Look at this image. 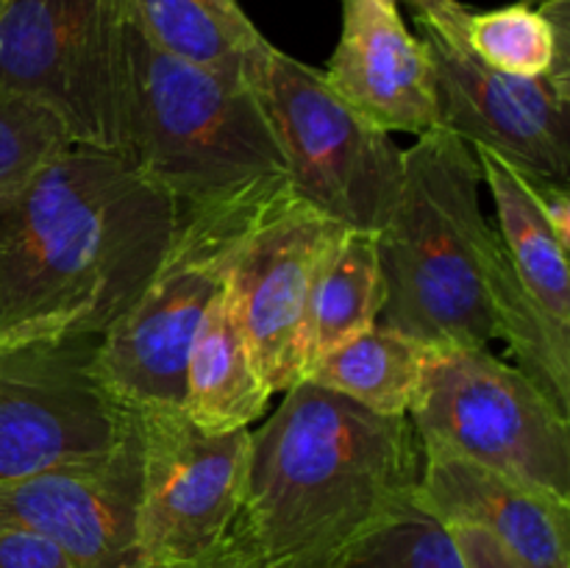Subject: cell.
<instances>
[{"label": "cell", "mask_w": 570, "mask_h": 568, "mask_svg": "<svg viewBox=\"0 0 570 568\" xmlns=\"http://www.w3.org/2000/svg\"><path fill=\"white\" fill-rule=\"evenodd\" d=\"M178 206L117 150L70 145L0 200V345L100 337L139 298Z\"/></svg>", "instance_id": "1"}, {"label": "cell", "mask_w": 570, "mask_h": 568, "mask_svg": "<svg viewBox=\"0 0 570 568\" xmlns=\"http://www.w3.org/2000/svg\"><path fill=\"white\" fill-rule=\"evenodd\" d=\"M421 462L410 418L376 415L304 379L250 432L234 529L262 568H326L417 493Z\"/></svg>", "instance_id": "2"}, {"label": "cell", "mask_w": 570, "mask_h": 568, "mask_svg": "<svg viewBox=\"0 0 570 568\" xmlns=\"http://www.w3.org/2000/svg\"><path fill=\"white\" fill-rule=\"evenodd\" d=\"M479 187L476 154L445 128L404 150L399 195L379 232V323L429 351L501 340L495 278L504 248L484 221Z\"/></svg>", "instance_id": "3"}, {"label": "cell", "mask_w": 570, "mask_h": 568, "mask_svg": "<svg viewBox=\"0 0 570 568\" xmlns=\"http://www.w3.org/2000/svg\"><path fill=\"white\" fill-rule=\"evenodd\" d=\"M122 156L178 209H215L287 187V161L248 84L154 48L126 20Z\"/></svg>", "instance_id": "4"}, {"label": "cell", "mask_w": 570, "mask_h": 568, "mask_svg": "<svg viewBox=\"0 0 570 568\" xmlns=\"http://www.w3.org/2000/svg\"><path fill=\"white\" fill-rule=\"evenodd\" d=\"M245 81L273 128L289 193L343 228L382 232L401 187L404 150L326 84L321 70L262 39Z\"/></svg>", "instance_id": "5"}, {"label": "cell", "mask_w": 570, "mask_h": 568, "mask_svg": "<svg viewBox=\"0 0 570 568\" xmlns=\"http://www.w3.org/2000/svg\"><path fill=\"white\" fill-rule=\"evenodd\" d=\"M278 193L215 209H178L159 267L95 349V371L122 404L181 410L187 356L200 321L226 284L245 232Z\"/></svg>", "instance_id": "6"}, {"label": "cell", "mask_w": 570, "mask_h": 568, "mask_svg": "<svg viewBox=\"0 0 570 568\" xmlns=\"http://www.w3.org/2000/svg\"><path fill=\"white\" fill-rule=\"evenodd\" d=\"M406 418L421 449L465 457L570 501V415L488 349L429 351Z\"/></svg>", "instance_id": "7"}, {"label": "cell", "mask_w": 570, "mask_h": 568, "mask_svg": "<svg viewBox=\"0 0 570 568\" xmlns=\"http://www.w3.org/2000/svg\"><path fill=\"white\" fill-rule=\"evenodd\" d=\"M0 95L45 106L76 145L122 154L128 48L120 0H9L0 11Z\"/></svg>", "instance_id": "8"}, {"label": "cell", "mask_w": 570, "mask_h": 568, "mask_svg": "<svg viewBox=\"0 0 570 568\" xmlns=\"http://www.w3.org/2000/svg\"><path fill=\"white\" fill-rule=\"evenodd\" d=\"M98 337L0 345V482L98 460L137 427L95 371Z\"/></svg>", "instance_id": "9"}, {"label": "cell", "mask_w": 570, "mask_h": 568, "mask_svg": "<svg viewBox=\"0 0 570 568\" xmlns=\"http://www.w3.org/2000/svg\"><path fill=\"white\" fill-rule=\"evenodd\" d=\"M142 440L137 538L145 566L215 549L239 516L250 432H206L184 410H137Z\"/></svg>", "instance_id": "10"}, {"label": "cell", "mask_w": 570, "mask_h": 568, "mask_svg": "<svg viewBox=\"0 0 570 568\" xmlns=\"http://www.w3.org/2000/svg\"><path fill=\"white\" fill-rule=\"evenodd\" d=\"M340 228L287 187L256 215L234 254L228 290L256 371L271 393H287L304 382L312 284Z\"/></svg>", "instance_id": "11"}, {"label": "cell", "mask_w": 570, "mask_h": 568, "mask_svg": "<svg viewBox=\"0 0 570 568\" xmlns=\"http://www.w3.org/2000/svg\"><path fill=\"white\" fill-rule=\"evenodd\" d=\"M432 61L440 128L471 148L493 150L527 176L570 178V100L546 76H512L479 61L417 20Z\"/></svg>", "instance_id": "12"}, {"label": "cell", "mask_w": 570, "mask_h": 568, "mask_svg": "<svg viewBox=\"0 0 570 568\" xmlns=\"http://www.w3.org/2000/svg\"><path fill=\"white\" fill-rule=\"evenodd\" d=\"M142 440L134 432L98 460L0 482V529L53 540L76 568H142L137 538Z\"/></svg>", "instance_id": "13"}, {"label": "cell", "mask_w": 570, "mask_h": 568, "mask_svg": "<svg viewBox=\"0 0 570 568\" xmlns=\"http://www.w3.org/2000/svg\"><path fill=\"white\" fill-rule=\"evenodd\" d=\"M323 78L382 131L423 137L440 128L426 45L393 0H343V31Z\"/></svg>", "instance_id": "14"}, {"label": "cell", "mask_w": 570, "mask_h": 568, "mask_svg": "<svg viewBox=\"0 0 570 568\" xmlns=\"http://www.w3.org/2000/svg\"><path fill=\"white\" fill-rule=\"evenodd\" d=\"M417 496L443 523L493 535L527 568H570V501L465 457L421 449Z\"/></svg>", "instance_id": "15"}, {"label": "cell", "mask_w": 570, "mask_h": 568, "mask_svg": "<svg viewBox=\"0 0 570 568\" xmlns=\"http://www.w3.org/2000/svg\"><path fill=\"white\" fill-rule=\"evenodd\" d=\"M271 395L254 365L226 278L189 349L181 410L206 432H234L248 429Z\"/></svg>", "instance_id": "16"}, {"label": "cell", "mask_w": 570, "mask_h": 568, "mask_svg": "<svg viewBox=\"0 0 570 568\" xmlns=\"http://www.w3.org/2000/svg\"><path fill=\"white\" fill-rule=\"evenodd\" d=\"M473 154L482 170V182H488L493 193L495 212H499V237L504 245L512 282L532 304V310L543 317L546 326L562 343H570L568 251L551 234L521 173L493 150L473 148Z\"/></svg>", "instance_id": "17"}, {"label": "cell", "mask_w": 570, "mask_h": 568, "mask_svg": "<svg viewBox=\"0 0 570 568\" xmlns=\"http://www.w3.org/2000/svg\"><path fill=\"white\" fill-rule=\"evenodd\" d=\"M384 287L379 267V232L340 228L323 254L309 295L304 376L315 362L356 334L376 326Z\"/></svg>", "instance_id": "18"}, {"label": "cell", "mask_w": 570, "mask_h": 568, "mask_svg": "<svg viewBox=\"0 0 570 568\" xmlns=\"http://www.w3.org/2000/svg\"><path fill=\"white\" fill-rule=\"evenodd\" d=\"M426 360L429 349L376 323L315 362L304 379L356 401L376 415H410Z\"/></svg>", "instance_id": "19"}, {"label": "cell", "mask_w": 570, "mask_h": 568, "mask_svg": "<svg viewBox=\"0 0 570 568\" xmlns=\"http://www.w3.org/2000/svg\"><path fill=\"white\" fill-rule=\"evenodd\" d=\"M465 45L479 61L512 76H546L570 100V0L471 11Z\"/></svg>", "instance_id": "20"}, {"label": "cell", "mask_w": 570, "mask_h": 568, "mask_svg": "<svg viewBox=\"0 0 570 568\" xmlns=\"http://www.w3.org/2000/svg\"><path fill=\"white\" fill-rule=\"evenodd\" d=\"M122 17L167 56L204 67L232 84H248V56L262 39L245 42L200 0H120Z\"/></svg>", "instance_id": "21"}, {"label": "cell", "mask_w": 570, "mask_h": 568, "mask_svg": "<svg viewBox=\"0 0 570 568\" xmlns=\"http://www.w3.org/2000/svg\"><path fill=\"white\" fill-rule=\"evenodd\" d=\"M326 568H465V562L451 529L415 493L356 535Z\"/></svg>", "instance_id": "22"}, {"label": "cell", "mask_w": 570, "mask_h": 568, "mask_svg": "<svg viewBox=\"0 0 570 568\" xmlns=\"http://www.w3.org/2000/svg\"><path fill=\"white\" fill-rule=\"evenodd\" d=\"M72 143L59 117L17 95H0V200L20 193Z\"/></svg>", "instance_id": "23"}, {"label": "cell", "mask_w": 570, "mask_h": 568, "mask_svg": "<svg viewBox=\"0 0 570 568\" xmlns=\"http://www.w3.org/2000/svg\"><path fill=\"white\" fill-rule=\"evenodd\" d=\"M0 568H76V562L42 535L0 529Z\"/></svg>", "instance_id": "24"}, {"label": "cell", "mask_w": 570, "mask_h": 568, "mask_svg": "<svg viewBox=\"0 0 570 568\" xmlns=\"http://www.w3.org/2000/svg\"><path fill=\"white\" fill-rule=\"evenodd\" d=\"M449 529L454 535V543L465 568H527L484 529L471 527V523H451Z\"/></svg>", "instance_id": "25"}, {"label": "cell", "mask_w": 570, "mask_h": 568, "mask_svg": "<svg viewBox=\"0 0 570 568\" xmlns=\"http://www.w3.org/2000/svg\"><path fill=\"white\" fill-rule=\"evenodd\" d=\"M521 173V170H518ZM523 184H527L529 195H532L534 206L538 212L543 215V221L549 223L551 234L557 237V243L568 251L570 245V195L566 184H557L549 182V178H540V176H527L521 173Z\"/></svg>", "instance_id": "26"}, {"label": "cell", "mask_w": 570, "mask_h": 568, "mask_svg": "<svg viewBox=\"0 0 570 568\" xmlns=\"http://www.w3.org/2000/svg\"><path fill=\"white\" fill-rule=\"evenodd\" d=\"M393 3L412 6L417 11V20L429 22L440 37H445L449 42L465 45V22L471 9H465L460 0H393Z\"/></svg>", "instance_id": "27"}, {"label": "cell", "mask_w": 570, "mask_h": 568, "mask_svg": "<svg viewBox=\"0 0 570 568\" xmlns=\"http://www.w3.org/2000/svg\"><path fill=\"white\" fill-rule=\"evenodd\" d=\"M142 568H262V566L254 557V551L248 549V543L239 538L237 529L232 527V532H228L215 549L195 557V560L176 562V566H142Z\"/></svg>", "instance_id": "28"}, {"label": "cell", "mask_w": 570, "mask_h": 568, "mask_svg": "<svg viewBox=\"0 0 570 568\" xmlns=\"http://www.w3.org/2000/svg\"><path fill=\"white\" fill-rule=\"evenodd\" d=\"M200 3H204L209 11H215V14L220 17V20L226 22L239 39H245V42H256V39H262L259 28L248 20V14H245L243 6H239L237 0H200Z\"/></svg>", "instance_id": "29"}, {"label": "cell", "mask_w": 570, "mask_h": 568, "mask_svg": "<svg viewBox=\"0 0 570 568\" xmlns=\"http://www.w3.org/2000/svg\"><path fill=\"white\" fill-rule=\"evenodd\" d=\"M521 3H527V6H534V9H538V6L549 3V0H521Z\"/></svg>", "instance_id": "30"}, {"label": "cell", "mask_w": 570, "mask_h": 568, "mask_svg": "<svg viewBox=\"0 0 570 568\" xmlns=\"http://www.w3.org/2000/svg\"><path fill=\"white\" fill-rule=\"evenodd\" d=\"M6 6H9V0H0V11H3Z\"/></svg>", "instance_id": "31"}]
</instances>
